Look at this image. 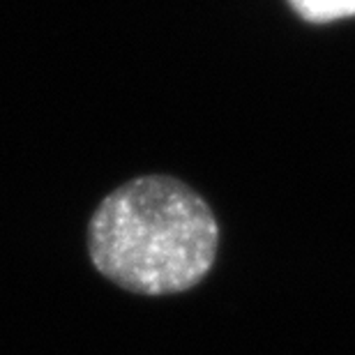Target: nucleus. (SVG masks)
<instances>
[{"label": "nucleus", "instance_id": "obj_1", "mask_svg": "<svg viewBox=\"0 0 355 355\" xmlns=\"http://www.w3.org/2000/svg\"><path fill=\"white\" fill-rule=\"evenodd\" d=\"M88 247L99 272L132 293H182L210 272L219 226L184 182L146 175L104 198L90 219Z\"/></svg>", "mask_w": 355, "mask_h": 355}, {"label": "nucleus", "instance_id": "obj_2", "mask_svg": "<svg viewBox=\"0 0 355 355\" xmlns=\"http://www.w3.org/2000/svg\"><path fill=\"white\" fill-rule=\"evenodd\" d=\"M288 5L309 24H332L355 17V0H288Z\"/></svg>", "mask_w": 355, "mask_h": 355}]
</instances>
